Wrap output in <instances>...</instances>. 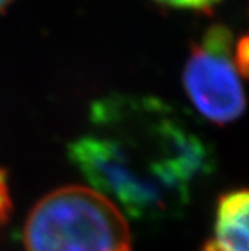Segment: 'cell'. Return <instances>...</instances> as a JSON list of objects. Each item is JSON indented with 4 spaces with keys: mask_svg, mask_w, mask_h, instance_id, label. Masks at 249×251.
I'll list each match as a JSON object with an SVG mask.
<instances>
[{
    "mask_svg": "<svg viewBox=\"0 0 249 251\" xmlns=\"http://www.w3.org/2000/svg\"><path fill=\"white\" fill-rule=\"evenodd\" d=\"M90 131L68 146L81 175L135 220L182 212L213 170V151L189 121L150 97L110 95L90 110Z\"/></svg>",
    "mask_w": 249,
    "mask_h": 251,
    "instance_id": "cell-1",
    "label": "cell"
},
{
    "mask_svg": "<svg viewBox=\"0 0 249 251\" xmlns=\"http://www.w3.org/2000/svg\"><path fill=\"white\" fill-rule=\"evenodd\" d=\"M26 251H132L123 212L96 190L68 185L44 196L30 211Z\"/></svg>",
    "mask_w": 249,
    "mask_h": 251,
    "instance_id": "cell-2",
    "label": "cell"
},
{
    "mask_svg": "<svg viewBox=\"0 0 249 251\" xmlns=\"http://www.w3.org/2000/svg\"><path fill=\"white\" fill-rule=\"evenodd\" d=\"M231 32L212 26L195 44L183 73L191 102L203 116L219 125L240 118L245 95L234 56Z\"/></svg>",
    "mask_w": 249,
    "mask_h": 251,
    "instance_id": "cell-3",
    "label": "cell"
},
{
    "mask_svg": "<svg viewBox=\"0 0 249 251\" xmlns=\"http://www.w3.org/2000/svg\"><path fill=\"white\" fill-rule=\"evenodd\" d=\"M248 204L246 190L222 194L216 204L213 233L201 251H249Z\"/></svg>",
    "mask_w": 249,
    "mask_h": 251,
    "instance_id": "cell-4",
    "label": "cell"
},
{
    "mask_svg": "<svg viewBox=\"0 0 249 251\" xmlns=\"http://www.w3.org/2000/svg\"><path fill=\"white\" fill-rule=\"evenodd\" d=\"M12 212V199L8 185V176L6 172L0 169V230L11 218Z\"/></svg>",
    "mask_w": 249,
    "mask_h": 251,
    "instance_id": "cell-5",
    "label": "cell"
},
{
    "mask_svg": "<svg viewBox=\"0 0 249 251\" xmlns=\"http://www.w3.org/2000/svg\"><path fill=\"white\" fill-rule=\"evenodd\" d=\"M155 2L176 9H207L221 0H155Z\"/></svg>",
    "mask_w": 249,
    "mask_h": 251,
    "instance_id": "cell-6",
    "label": "cell"
},
{
    "mask_svg": "<svg viewBox=\"0 0 249 251\" xmlns=\"http://www.w3.org/2000/svg\"><path fill=\"white\" fill-rule=\"evenodd\" d=\"M234 56H236V63H237L240 75L246 77V73H248V38L246 36H242L236 42Z\"/></svg>",
    "mask_w": 249,
    "mask_h": 251,
    "instance_id": "cell-7",
    "label": "cell"
},
{
    "mask_svg": "<svg viewBox=\"0 0 249 251\" xmlns=\"http://www.w3.org/2000/svg\"><path fill=\"white\" fill-rule=\"evenodd\" d=\"M12 2V0H0V12H2L3 9H6V6Z\"/></svg>",
    "mask_w": 249,
    "mask_h": 251,
    "instance_id": "cell-8",
    "label": "cell"
}]
</instances>
